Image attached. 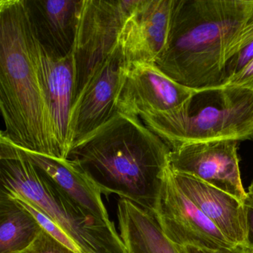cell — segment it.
<instances>
[{
  "label": "cell",
  "instance_id": "obj_1",
  "mask_svg": "<svg viewBox=\"0 0 253 253\" xmlns=\"http://www.w3.org/2000/svg\"><path fill=\"white\" fill-rule=\"evenodd\" d=\"M253 41V0H175L169 38L156 65L195 91L224 84L229 60Z\"/></svg>",
  "mask_w": 253,
  "mask_h": 253
},
{
  "label": "cell",
  "instance_id": "obj_2",
  "mask_svg": "<svg viewBox=\"0 0 253 253\" xmlns=\"http://www.w3.org/2000/svg\"><path fill=\"white\" fill-rule=\"evenodd\" d=\"M171 149L140 118L118 112L72 145L76 163L106 196L114 194L155 216Z\"/></svg>",
  "mask_w": 253,
  "mask_h": 253
},
{
  "label": "cell",
  "instance_id": "obj_3",
  "mask_svg": "<svg viewBox=\"0 0 253 253\" xmlns=\"http://www.w3.org/2000/svg\"><path fill=\"white\" fill-rule=\"evenodd\" d=\"M38 47L27 0H0L2 132L20 149L64 159L41 84Z\"/></svg>",
  "mask_w": 253,
  "mask_h": 253
},
{
  "label": "cell",
  "instance_id": "obj_4",
  "mask_svg": "<svg viewBox=\"0 0 253 253\" xmlns=\"http://www.w3.org/2000/svg\"><path fill=\"white\" fill-rule=\"evenodd\" d=\"M0 192L18 195L39 209L76 244L81 253H128L115 226L84 210L2 131Z\"/></svg>",
  "mask_w": 253,
  "mask_h": 253
},
{
  "label": "cell",
  "instance_id": "obj_5",
  "mask_svg": "<svg viewBox=\"0 0 253 253\" xmlns=\"http://www.w3.org/2000/svg\"><path fill=\"white\" fill-rule=\"evenodd\" d=\"M140 118L171 149L198 142L253 140V89L225 85L201 90L185 116Z\"/></svg>",
  "mask_w": 253,
  "mask_h": 253
},
{
  "label": "cell",
  "instance_id": "obj_6",
  "mask_svg": "<svg viewBox=\"0 0 253 253\" xmlns=\"http://www.w3.org/2000/svg\"><path fill=\"white\" fill-rule=\"evenodd\" d=\"M139 0H81L74 43L75 100L93 72L119 45L121 30Z\"/></svg>",
  "mask_w": 253,
  "mask_h": 253
},
{
  "label": "cell",
  "instance_id": "obj_7",
  "mask_svg": "<svg viewBox=\"0 0 253 253\" xmlns=\"http://www.w3.org/2000/svg\"><path fill=\"white\" fill-rule=\"evenodd\" d=\"M198 91L176 82L156 64L134 63L124 77L117 108L119 113L134 118L185 116Z\"/></svg>",
  "mask_w": 253,
  "mask_h": 253
},
{
  "label": "cell",
  "instance_id": "obj_8",
  "mask_svg": "<svg viewBox=\"0 0 253 253\" xmlns=\"http://www.w3.org/2000/svg\"><path fill=\"white\" fill-rule=\"evenodd\" d=\"M154 217L166 236L176 245L211 250L235 245L179 189L169 165L164 173Z\"/></svg>",
  "mask_w": 253,
  "mask_h": 253
},
{
  "label": "cell",
  "instance_id": "obj_9",
  "mask_svg": "<svg viewBox=\"0 0 253 253\" xmlns=\"http://www.w3.org/2000/svg\"><path fill=\"white\" fill-rule=\"evenodd\" d=\"M128 66L118 45L93 72L72 107L69 124L70 149L74 143L118 113L117 100Z\"/></svg>",
  "mask_w": 253,
  "mask_h": 253
},
{
  "label": "cell",
  "instance_id": "obj_10",
  "mask_svg": "<svg viewBox=\"0 0 253 253\" xmlns=\"http://www.w3.org/2000/svg\"><path fill=\"white\" fill-rule=\"evenodd\" d=\"M169 167L196 177L244 203L247 192L241 180L238 141L213 140L180 145L171 149Z\"/></svg>",
  "mask_w": 253,
  "mask_h": 253
},
{
  "label": "cell",
  "instance_id": "obj_11",
  "mask_svg": "<svg viewBox=\"0 0 253 253\" xmlns=\"http://www.w3.org/2000/svg\"><path fill=\"white\" fill-rule=\"evenodd\" d=\"M175 0H139L119 37L128 65L156 64L169 38Z\"/></svg>",
  "mask_w": 253,
  "mask_h": 253
},
{
  "label": "cell",
  "instance_id": "obj_12",
  "mask_svg": "<svg viewBox=\"0 0 253 253\" xmlns=\"http://www.w3.org/2000/svg\"><path fill=\"white\" fill-rule=\"evenodd\" d=\"M38 63L56 138L63 158L68 159L70 151L69 124L76 78L73 54L57 57L47 51L38 40Z\"/></svg>",
  "mask_w": 253,
  "mask_h": 253
},
{
  "label": "cell",
  "instance_id": "obj_13",
  "mask_svg": "<svg viewBox=\"0 0 253 253\" xmlns=\"http://www.w3.org/2000/svg\"><path fill=\"white\" fill-rule=\"evenodd\" d=\"M171 171L179 189L230 242L246 244V217L242 202L196 177Z\"/></svg>",
  "mask_w": 253,
  "mask_h": 253
},
{
  "label": "cell",
  "instance_id": "obj_14",
  "mask_svg": "<svg viewBox=\"0 0 253 253\" xmlns=\"http://www.w3.org/2000/svg\"><path fill=\"white\" fill-rule=\"evenodd\" d=\"M40 42L51 54L66 57L73 51L81 0L27 1Z\"/></svg>",
  "mask_w": 253,
  "mask_h": 253
},
{
  "label": "cell",
  "instance_id": "obj_15",
  "mask_svg": "<svg viewBox=\"0 0 253 253\" xmlns=\"http://www.w3.org/2000/svg\"><path fill=\"white\" fill-rule=\"evenodd\" d=\"M23 150L34 164L84 210L109 226H115L102 200L101 191L76 163Z\"/></svg>",
  "mask_w": 253,
  "mask_h": 253
},
{
  "label": "cell",
  "instance_id": "obj_16",
  "mask_svg": "<svg viewBox=\"0 0 253 253\" xmlns=\"http://www.w3.org/2000/svg\"><path fill=\"white\" fill-rule=\"evenodd\" d=\"M120 235L128 253H180L153 215L126 199L118 203Z\"/></svg>",
  "mask_w": 253,
  "mask_h": 253
},
{
  "label": "cell",
  "instance_id": "obj_17",
  "mask_svg": "<svg viewBox=\"0 0 253 253\" xmlns=\"http://www.w3.org/2000/svg\"><path fill=\"white\" fill-rule=\"evenodd\" d=\"M42 231L27 210L0 192V253L27 251Z\"/></svg>",
  "mask_w": 253,
  "mask_h": 253
},
{
  "label": "cell",
  "instance_id": "obj_18",
  "mask_svg": "<svg viewBox=\"0 0 253 253\" xmlns=\"http://www.w3.org/2000/svg\"><path fill=\"white\" fill-rule=\"evenodd\" d=\"M5 195H8V197L17 201V204H20V206L27 210L35 217V218L38 220L42 229L45 231L47 233L51 235L53 238L60 241L63 245L69 247L71 250H74L77 253H81L79 248H78L76 244L57 226V224H56L50 217H48L46 214H44L39 209L37 208L33 204H31L29 201H26V200L21 198V197L18 196V195H7V194H5Z\"/></svg>",
  "mask_w": 253,
  "mask_h": 253
},
{
  "label": "cell",
  "instance_id": "obj_19",
  "mask_svg": "<svg viewBox=\"0 0 253 253\" xmlns=\"http://www.w3.org/2000/svg\"><path fill=\"white\" fill-rule=\"evenodd\" d=\"M253 61V41L246 45L239 52L237 53L227 63L225 69V82L226 85L231 79Z\"/></svg>",
  "mask_w": 253,
  "mask_h": 253
},
{
  "label": "cell",
  "instance_id": "obj_20",
  "mask_svg": "<svg viewBox=\"0 0 253 253\" xmlns=\"http://www.w3.org/2000/svg\"><path fill=\"white\" fill-rule=\"evenodd\" d=\"M28 250L32 253H77L53 238L43 229Z\"/></svg>",
  "mask_w": 253,
  "mask_h": 253
},
{
  "label": "cell",
  "instance_id": "obj_21",
  "mask_svg": "<svg viewBox=\"0 0 253 253\" xmlns=\"http://www.w3.org/2000/svg\"><path fill=\"white\" fill-rule=\"evenodd\" d=\"M177 246L180 253H253V250L247 244H235L232 247L226 248L211 249L200 248L193 246Z\"/></svg>",
  "mask_w": 253,
  "mask_h": 253
},
{
  "label": "cell",
  "instance_id": "obj_22",
  "mask_svg": "<svg viewBox=\"0 0 253 253\" xmlns=\"http://www.w3.org/2000/svg\"><path fill=\"white\" fill-rule=\"evenodd\" d=\"M243 205L246 217V244L253 250V194L247 192Z\"/></svg>",
  "mask_w": 253,
  "mask_h": 253
},
{
  "label": "cell",
  "instance_id": "obj_23",
  "mask_svg": "<svg viewBox=\"0 0 253 253\" xmlns=\"http://www.w3.org/2000/svg\"><path fill=\"white\" fill-rule=\"evenodd\" d=\"M235 86L246 87L252 88L253 87V61L245 68L242 72L235 75L226 85Z\"/></svg>",
  "mask_w": 253,
  "mask_h": 253
},
{
  "label": "cell",
  "instance_id": "obj_24",
  "mask_svg": "<svg viewBox=\"0 0 253 253\" xmlns=\"http://www.w3.org/2000/svg\"><path fill=\"white\" fill-rule=\"evenodd\" d=\"M249 192L250 193L253 194V181L252 182L251 184H250V187H249Z\"/></svg>",
  "mask_w": 253,
  "mask_h": 253
},
{
  "label": "cell",
  "instance_id": "obj_25",
  "mask_svg": "<svg viewBox=\"0 0 253 253\" xmlns=\"http://www.w3.org/2000/svg\"><path fill=\"white\" fill-rule=\"evenodd\" d=\"M32 253L30 251H29V250H27V251L23 252V253Z\"/></svg>",
  "mask_w": 253,
  "mask_h": 253
},
{
  "label": "cell",
  "instance_id": "obj_26",
  "mask_svg": "<svg viewBox=\"0 0 253 253\" xmlns=\"http://www.w3.org/2000/svg\"><path fill=\"white\" fill-rule=\"evenodd\" d=\"M252 89H253V88H252Z\"/></svg>",
  "mask_w": 253,
  "mask_h": 253
}]
</instances>
